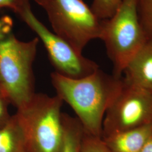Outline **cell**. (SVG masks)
<instances>
[{"mask_svg":"<svg viewBox=\"0 0 152 152\" xmlns=\"http://www.w3.org/2000/svg\"><path fill=\"white\" fill-rule=\"evenodd\" d=\"M50 77L56 95L73 110L85 132L102 137L104 115L122 85V77L99 68L81 78H68L55 72Z\"/></svg>","mask_w":152,"mask_h":152,"instance_id":"6da1fadb","label":"cell"},{"mask_svg":"<svg viewBox=\"0 0 152 152\" xmlns=\"http://www.w3.org/2000/svg\"><path fill=\"white\" fill-rule=\"evenodd\" d=\"M39 39H18L8 17L0 19V88L16 109L24 107L36 94L33 65Z\"/></svg>","mask_w":152,"mask_h":152,"instance_id":"7a4b0ae2","label":"cell"},{"mask_svg":"<svg viewBox=\"0 0 152 152\" xmlns=\"http://www.w3.org/2000/svg\"><path fill=\"white\" fill-rule=\"evenodd\" d=\"M57 95L36 93L16 113L29 152H61L64 142L61 107Z\"/></svg>","mask_w":152,"mask_h":152,"instance_id":"3957f363","label":"cell"},{"mask_svg":"<svg viewBox=\"0 0 152 152\" xmlns=\"http://www.w3.org/2000/svg\"><path fill=\"white\" fill-rule=\"evenodd\" d=\"M100 39L112 62L113 75L121 78L126 65L148 40L139 19L137 0H123L113 16L102 20Z\"/></svg>","mask_w":152,"mask_h":152,"instance_id":"277c9868","label":"cell"},{"mask_svg":"<svg viewBox=\"0 0 152 152\" xmlns=\"http://www.w3.org/2000/svg\"><path fill=\"white\" fill-rule=\"evenodd\" d=\"M43 8L54 33L78 53L100 37L102 20L83 0H47Z\"/></svg>","mask_w":152,"mask_h":152,"instance_id":"5b68a950","label":"cell"},{"mask_svg":"<svg viewBox=\"0 0 152 152\" xmlns=\"http://www.w3.org/2000/svg\"><path fill=\"white\" fill-rule=\"evenodd\" d=\"M152 122V91L131 85L123 78L120 90L104 115L102 137Z\"/></svg>","mask_w":152,"mask_h":152,"instance_id":"8992f818","label":"cell"},{"mask_svg":"<svg viewBox=\"0 0 152 152\" xmlns=\"http://www.w3.org/2000/svg\"><path fill=\"white\" fill-rule=\"evenodd\" d=\"M39 40L47 51L55 72L70 78H81L97 71L98 64L76 51L70 44L50 31L29 7L19 16Z\"/></svg>","mask_w":152,"mask_h":152,"instance_id":"52a82bcc","label":"cell"},{"mask_svg":"<svg viewBox=\"0 0 152 152\" xmlns=\"http://www.w3.org/2000/svg\"><path fill=\"white\" fill-rule=\"evenodd\" d=\"M123 75L126 82L152 91V40H148L129 61Z\"/></svg>","mask_w":152,"mask_h":152,"instance_id":"ba28073f","label":"cell"},{"mask_svg":"<svg viewBox=\"0 0 152 152\" xmlns=\"http://www.w3.org/2000/svg\"><path fill=\"white\" fill-rule=\"evenodd\" d=\"M152 137V122L102 137L112 152H140Z\"/></svg>","mask_w":152,"mask_h":152,"instance_id":"9c48e42d","label":"cell"},{"mask_svg":"<svg viewBox=\"0 0 152 152\" xmlns=\"http://www.w3.org/2000/svg\"><path fill=\"white\" fill-rule=\"evenodd\" d=\"M0 152H29L21 124L16 114L0 128Z\"/></svg>","mask_w":152,"mask_h":152,"instance_id":"30bf717a","label":"cell"},{"mask_svg":"<svg viewBox=\"0 0 152 152\" xmlns=\"http://www.w3.org/2000/svg\"><path fill=\"white\" fill-rule=\"evenodd\" d=\"M64 142L61 152H81L82 139L85 131L77 117L62 113Z\"/></svg>","mask_w":152,"mask_h":152,"instance_id":"8fae6325","label":"cell"},{"mask_svg":"<svg viewBox=\"0 0 152 152\" xmlns=\"http://www.w3.org/2000/svg\"><path fill=\"white\" fill-rule=\"evenodd\" d=\"M123 0H93L90 7L95 15L101 20L108 19L114 15Z\"/></svg>","mask_w":152,"mask_h":152,"instance_id":"7c38bea8","label":"cell"},{"mask_svg":"<svg viewBox=\"0 0 152 152\" xmlns=\"http://www.w3.org/2000/svg\"><path fill=\"white\" fill-rule=\"evenodd\" d=\"M137 10L141 27L148 40H152V0H137Z\"/></svg>","mask_w":152,"mask_h":152,"instance_id":"4fadbf2b","label":"cell"},{"mask_svg":"<svg viewBox=\"0 0 152 152\" xmlns=\"http://www.w3.org/2000/svg\"><path fill=\"white\" fill-rule=\"evenodd\" d=\"M81 152H112L101 137L85 132L82 139Z\"/></svg>","mask_w":152,"mask_h":152,"instance_id":"5bb4252c","label":"cell"},{"mask_svg":"<svg viewBox=\"0 0 152 152\" xmlns=\"http://www.w3.org/2000/svg\"><path fill=\"white\" fill-rule=\"evenodd\" d=\"M29 7L30 0H0V9H9L19 16Z\"/></svg>","mask_w":152,"mask_h":152,"instance_id":"9a60e30c","label":"cell"},{"mask_svg":"<svg viewBox=\"0 0 152 152\" xmlns=\"http://www.w3.org/2000/svg\"><path fill=\"white\" fill-rule=\"evenodd\" d=\"M10 104L8 100L0 94V128L6 125L11 118L9 112V105Z\"/></svg>","mask_w":152,"mask_h":152,"instance_id":"2e32d148","label":"cell"},{"mask_svg":"<svg viewBox=\"0 0 152 152\" xmlns=\"http://www.w3.org/2000/svg\"><path fill=\"white\" fill-rule=\"evenodd\" d=\"M140 152H152V137L147 141Z\"/></svg>","mask_w":152,"mask_h":152,"instance_id":"e0dca14e","label":"cell"},{"mask_svg":"<svg viewBox=\"0 0 152 152\" xmlns=\"http://www.w3.org/2000/svg\"><path fill=\"white\" fill-rule=\"evenodd\" d=\"M35 1L37 2V4L41 6L42 7H44V6L46 5L47 0H35Z\"/></svg>","mask_w":152,"mask_h":152,"instance_id":"ac0fdd59","label":"cell"},{"mask_svg":"<svg viewBox=\"0 0 152 152\" xmlns=\"http://www.w3.org/2000/svg\"><path fill=\"white\" fill-rule=\"evenodd\" d=\"M0 94H2V91H1V88H0ZM2 95H3V94H2Z\"/></svg>","mask_w":152,"mask_h":152,"instance_id":"d6986e66","label":"cell"}]
</instances>
